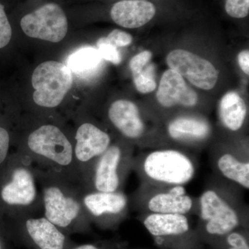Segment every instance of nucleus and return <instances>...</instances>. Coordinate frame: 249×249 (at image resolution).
I'll use <instances>...</instances> for the list:
<instances>
[{"label": "nucleus", "mask_w": 249, "mask_h": 249, "mask_svg": "<svg viewBox=\"0 0 249 249\" xmlns=\"http://www.w3.org/2000/svg\"><path fill=\"white\" fill-rule=\"evenodd\" d=\"M200 216L206 222V230L211 235H226L239 224L235 210L215 191L207 190L201 195Z\"/></svg>", "instance_id": "39448f33"}, {"label": "nucleus", "mask_w": 249, "mask_h": 249, "mask_svg": "<svg viewBox=\"0 0 249 249\" xmlns=\"http://www.w3.org/2000/svg\"><path fill=\"white\" fill-rule=\"evenodd\" d=\"M27 229L31 238L41 249H63L65 236L48 219H29Z\"/></svg>", "instance_id": "a211bd4d"}, {"label": "nucleus", "mask_w": 249, "mask_h": 249, "mask_svg": "<svg viewBox=\"0 0 249 249\" xmlns=\"http://www.w3.org/2000/svg\"><path fill=\"white\" fill-rule=\"evenodd\" d=\"M13 29L5 6L0 1V49L6 48L11 42Z\"/></svg>", "instance_id": "393cba45"}, {"label": "nucleus", "mask_w": 249, "mask_h": 249, "mask_svg": "<svg viewBox=\"0 0 249 249\" xmlns=\"http://www.w3.org/2000/svg\"><path fill=\"white\" fill-rule=\"evenodd\" d=\"M224 11L235 19H244L249 16V0H225Z\"/></svg>", "instance_id": "b1692460"}, {"label": "nucleus", "mask_w": 249, "mask_h": 249, "mask_svg": "<svg viewBox=\"0 0 249 249\" xmlns=\"http://www.w3.org/2000/svg\"><path fill=\"white\" fill-rule=\"evenodd\" d=\"M158 102L163 107L176 106L194 107L198 102L196 91L186 84L184 78L173 70H167L160 80L157 92Z\"/></svg>", "instance_id": "6e6552de"}, {"label": "nucleus", "mask_w": 249, "mask_h": 249, "mask_svg": "<svg viewBox=\"0 0 249 249\" xmlns=\"http://www.w3.org/2000/svg\"><path fill=\"white\" fill-rule=\"evenodd\" d=\"M84 202L93 215L100 216L105 213H119L125 208L127 198L115 192H100L87 196Z\"/></svg>", "instance_id": "aec40b11"}, {"label": "nucleus", "mask_w": 249, "mask_h": 249, "mask_svg": "<svg viewBox=\"0 0 249 249\" xmlns=\"http://www.w3.org/2000/svg\"><path fill=\"white\" fill-rule=\"evenodd\" d=\"M147 178L155 182L183 186L193 179L196 168L191 159L175 150L150 152L142 163Z\"/></svg>", "instance_id": "7ed1b4c3"}, {"label": "nucleus", "mask_w": 249, "mask_h": 249, "mask_svg": "<svg viewBox=\"0 0 249 249\" xmlns=\"http://www.w3.org/2000/svg\"><path fill=\"white\" fill-rule=\"evenodd\" d=\"M76 139V157L83 162L102 155L110 143V138L106 132L90 124L80 126L77 130Z\"/></svg>", "instance_id": "9b49d317"}, {"label": "nucleus", "mask_w": 249, "mask_h": 249, "mask_svg": "<svg viewBox=\"0 0 249 249\" xmlns=\"http://www.w3.org/2000/svg\"><path fill=\"white\" fill-rule=\"evenodd\" d=\"M217 167L223 176L249 190V162L241 161L231 154L226 153L218 159Z\"/></svg>", "instance_id": "412c9836"}, {"label": "nucleus", "mask_w": 249, "mask_h": 249, "mask_svg": "<svg viewBox=\"0 0 249 249\" xmlns=\"http://www.w3.org/2000/svg\"><path fill=\"white\" fill-rule=\"evenodd\" d=\"M97 50L103 60H107L114 65H119L122 57L117 47L108 41L107 37H101L96 42Z\"/></svg>", "instance_id": "5701e85b"}, {"label": "nucleus", "mask_w": 249, "mask_h": 249, "mask_svg": "<svg viewBox=\"0 0 249 249\" xmlns=\"http://www.w3.org/2000/svg\"><path fill=\"white\" fill-rule=\"evenodd\" d=\"M121 150L113 145L101 156L96 168L95 186L99 192H115L119 185L118 166L121 160Z\"/></svg>", "instance_id": "ddd939ff"}, {"label": "nucleus", "mask_w": 249, "mask_h": 249, "mask_svg": "<svg viewBox=\"0 0 249 249\" xmlns=\"http://www.w3.org/2000/svg\"><path fill=\"white\" fill-rule=\"evenodd\" d=\"M45 214L49 222L66 227L78 215L80 206L71 198L65 197L58 188H50L45 195Z\"/></svg>", "instance_id": "9d476101"}, {"label": "nucleus", "mask_w": 249, "mask_h": 249, "mask_svg": "<svg viewBox=\"0 0 249 249\" xmlns=\"http://www.w3.org/2000/svg\"><path fill=\"white\" fill-rule=\"evenodd\" d=\"M111 122L124 137L138 139L145 130L138 107L131 101L118 100L111 104L108 111Z\"/></svg>", "instance_id": "1a4fd4ad"}, {"label": "nucleus", "mask_w": 249, "mask_h": 249, "mask_svg": "<svg viewBox=\"0 0 249 249\" xmlns=\"http://www.w3.org/2000/svg\"><path fill=\"white\" fill-rule=\"evenodd\" d=\"M157 14L156 5L147 0H118L111 5L109 10L111 20L126 29L143 27Z\"/></svg>", "instance_id": "0eeeda50"}, {"label": "nucleus", "mask_w": 249, "mask_h": 249, "mask_svg": "<svg viewBox=\"0 0 249 249\" xmlns=\"http://www.w3.org/2000/svg\"><path fill=\"white\" fill-rule=\"evenodd\" d=\"M76 249H98L96 247H95L93 245H83L81 246V247H78Z\"/></svg>", "instance_id": "7c9ffc66"}, {"label": "nucleus", "mask_w": 249, "mask_h": 249, "mask_svg": "<svg viewBox=\"0 0 249 249\" xmlns=\"http://www.w3.org/2000/svg\"><path fill=\"white\" fill-rule=\"evenodd\" d=\"M1 196L9 204H31L35 199L36 189L30 173L23 168L16 170L12 181L3 188Z\"/></svg>", "instance_id": "4468645a"}, {"label": "nucleus", "mask_w": 249, "mask_h": 249, "mask_svg": "<svg viewBox=\"0 0 249 249\" xmlns=\"http://www.w3.org/2000/svg\"><path fill=\"white\" fill-rule=\"evenodd\" d=\"M29 148L60 165L70 164L72 160V146L60 129L47 124L34 131L28 139Z\"/></svg>", "instance_id": "423d86ee"}, {"label": "nucleus", "mask_w": 249, "mask_h": 249, "mask_svg": "<svg viewBox=\"0 0 249 249\" xmlns=\"http://www.w3.org/2000/svg\"><path fill=\"white\" fill-rule=\"evenodd\" d=\"M166 61L170 70L199 89H212L217 83L218 71L213 65L191 52L176 49L168 54Z\"/></svg>", "instance_id": "20e7f679"}, {"label": "nucleus", "mask_w": 249, "mask_h": 249, "mask_svg": "<svg viewBox=\"0 0 249 249\" xmlns=\"http://www.w3.org/2000/svg\"><path fill=\"white\" fill-rule=\"evenodd\" d=\"M103 60L97 49L83 47L75 51L67 59V65L72 73L86 79L96 76L101 71Z\"/></svg>", "instance_id": "f3484780"}, {"label": "nucleus", "mask_w": 249, "mask_h": 249, "mask_svg": "<svg viewBox=\"0 0 249 249\" xmlns=\"http://www.w3.org/2000/svg\"><path fill=\"white\" fill-rule=\"evenodd\" d=\"M238 62L240 68L246 74L249 73V50H245L240 52L238 55Z\"/></svg>", "instance_id": "c756f323"}, {"label": "nucleus", "mask_w": 249, "mask_h": 249, "mask_svg": "<svg viewBox=\"0 0 249 249\" xmlns=\"http://www.w3.org/2000/svg\"><path fill=\"white\" fill-rule=\"evenodd\" d=\"M31 83L34 89V102L41 107H55L71 89L73 74L65 64L49 60L36 67Z\"/></svg>", "instance_id": "f257e3e1"}, {"label": "nucleus", "mask_w": 249, "mask_h": 249, "mask_svg": "<svg viewBox=\"0 0 249 249\" xmlns=\"http://www.w3.org/2000/svg\"><path fill=\"white\" fill-rule=\"evenodd\" d=\"M144 226L151 235H180L189 230V224L185 214L152 213L144 219Z\"/></svg>", "instance_id": "2eb2a0df"}, {"label": "nucleus", "mask_w": 249, "mask_h": 249, "mask_svg": "<svg viewBox=\"0 0 249 249\" xmlns=\"http://www.w3.org/2000/svg\"><path fill=\"white\" fill-rule=\"evenodd\" d=\"M19 22L29 37L53 43L63 40L68 32L66 13L60 4L53 1L37 5L23 14Z\"/></svg>", "instance_id": "f03ea898"}, {"label": "nucleus", "mask_w": 249, "mask_h": 249, "mask_svg": "<svg viewBox=\"0 0 249 249\" xmlns=\"http://www.w3.org/2000/svg\"><path fill=\"white\" fill-rule=\"evenodd\" d=\"M210 132L211 127L206 121L190 116L177 118L168 126L170 137L178 142H199L207 138Z\"/></svg>", "instance_id": "dca6fc26"}, {"label": "nucleus", "mask_w": 249, "mask_h": 249, "mask_svg": "<svg viewBox=\"0 0 249 249\" xmlns=\"http://www.w3.org/2000/svg\"><path fill=\"white\" fill-rule=\"evenodd\" d=\"M227 242L229 249H249L248 243L243 235L238 232H230L228 234Z\"/></svg>", "instance_id": "cd10ccee"}, {"label": "nucleus", "mask_w": 249, "mask_h": 249, "mask_svg": "<svg viewBox=\"0 0 249 249\" xmlns=\"http://www.w3.org/2000/svg\"><path fill=\"white\" fill-rule=\"evenodd\" d=\"M247 113L245 101L235 91H229L221 99L219 106V119L224 127L229 130H239L245 123Z\"/></svg>", "instance_id": "6ab92c4d"}, {"label": "nucleus", "mask_w": 249, "mask_h": 249, "mask_svg": "<svg viewBox=\"0 0 249 249\" xmlns=\"http://www.w3.org/2000/svg\"><path fill=\"white\" fill-rule=\"evenodd\" d=\"M152 57L151 52L144 51L131 59L130 62H129V69L132 71V74H135V73L142 71L145 67L149 65V62L151 60Z\"/></svg>", "instance_id": "a878e982"}, {"label": "nucleus", "mask_w": 249, "mask_h": 249, "mask_svg": "<svg viewBox=\"0 0 249 249\" xmlns=\"http://www.w3.org/2000/svg\"><path fill=\"white\" fill-rule=\"evenodd\" d=\"M108 41L116 47H124L132 43V37L128 33L120 29H114L107 37Z\"/></svg>", "instance_id": "bb28decb"}, {"label": "nucleus", "mask_w": 249, "mask_h": 249, "mask_svg": "<svg viewBox=\"0 0 249 249\" xmlns=\"http://www.w3.org/2000/svg\"><path fill=\"white\" fill-rule=\"evenodd\" d=\"M191 197L186 195L182 186H175L165 193H160L152 196L147 208L155 213L186 214L193 207Z\"/></svg>", "instance_id": "f8f14e48"}, {"label": "nucleus", "mask_w": 249, "mask_h": 249, "mask_svg": "<svg viewBox=\"0 0 249 249\" xmlns=\"http://www.w3.org/2000/svg\"><path fill=\"white\" fill-rule=\"evenodd\" d=\"M136 89L139 92L148 93L152 92L157 88V83L152 76V67L148 66L139 73L132 74Z\"/></svg>", "instance_id": "4be33fe9"}, {"label": "nucleus", "mask_w": 249, "mask_h": 249, "mask_svg": "<svg viewBox=\"0 0 249 249\" xmlns=\"http://www.w3.org/2000/svg\"><path fill=\"white\" fill-rule=\"evenodd\" d=\"M147 1H150V0H147Z\"/></svg>", "instance_id": "2f4dec72"}, {"label": "nucleus", "mask_w": 249, "mask_h": 249, "mask_svg": "<svg viewBox=\"0 0 249 249\" xmlns=\"http://www.w3.org/2000/svg\"><path fill=\"white\" fill-rule=\"evenodd\" d=\"M9 142V132L4 127H0V164L4 161L7 155Z\"/></svg>", "instance_id": "c85d7f7f"}]
</instances>
